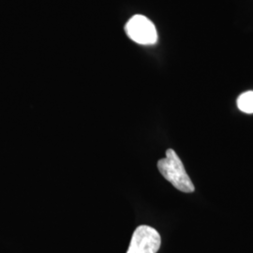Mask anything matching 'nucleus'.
Masks as SVG:
<instances>
[{
  "label": "nucleus",
  "instance_id": "nucleus-1",
  "mask_svg": "<svg viewBox=\"0 0 253 253\" xmlns=\"http://www.w3.org/2000/svg\"><path fill=\"white\" fill-rule=\"evenodd\" d=\"M158 168L163 177L169 181L175 189L185 193H190L195 190L183 163L173 149L166 151V157L158 162Z\"/></svg>",
  "mask_w": 253,
  "mask_h": 253
},
{
  "label": "nucleus",
  "instance_id": "nucleus-2",
  "mask_svg": "<svg viewBox=\"0 0 253 253\" xmlns=\"http://www.w3.org/2000/svg\"><path fill=\"white\" fill-rule=\"evenodd\" d=\"M125 31L131 41L141 45H152L158 41L155 25L149 19L141 14L134 15L127 21Z\"/></svg>",
  "mask_w": 253,
  "mask_h": 253
},
{
  "label": "nucleus",
  "instance_id": "nucleus-3",
  "mask_svg": "<svg viewBox=\"0 0 253 253\" xmlns=\"http://www.w3.org/2000/svg\"><path fill=\"white\" fill-rule=\"evenodd\" d=\"M161 244L162 238L156 229L141 225L134 231L126 253H157Z\"/></svg>",
  "mask_w": 253,
  "mask_h": 253
},
{
  "label": "nucleus",
  "instance_id": "nucleus-4",
  "mask_svg": "<svg viewBox=\"0 0 253 253\" xmlns=\"http://www.w3.org/2000/svg\"><path fill=\"white\" fill-rule=\"evenodd\" d=\"M237 107L243 113L253 114V91H247L238 97Z\"/></svg>",
  "mask_w": 253,
  "mask_h": 253
}]
</instances>
